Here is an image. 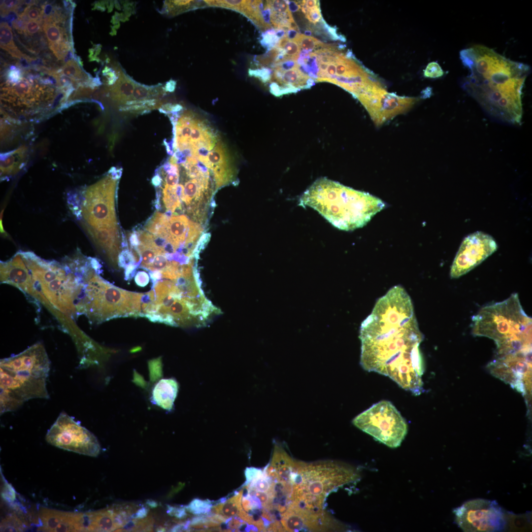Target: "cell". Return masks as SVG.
Returning <instances> with one entry per match:
<instances>
[{
    "label": "cell",
    "mask_w": 532,
    "mask_h": 532,
    "mask_svg": "<svg viewBox=\"0 0 532 532\" xmlns=\"http://www.w3.org/2000/svg\"><path fill=\"white\" fill-rule=\"evenodd\" d=\"M355 476L350 468L332 462H297L292 480V503L307 512H324L323 504L327 495Z\"/></svg>",
    "instance_id": "4"
},
{
    "label": "cell",
    "mask_w": 532,
    "mask_h": 532,
    "mask_svg": "<svg viewBox=\"0 0 532 532\" xmlns=\"http://www.w3.org/2000/svg\"><path fill=\"white\" fill-rule=\"evenodd\" d=\"M63 73L67 77L75 79L83 77V73L77 63L73 60L68 61L62 68Z\"/></svg>",
    "instance_id": "28"
},
{
    "label": "cell",
    "mask_w": 532,
    "mask_h": 532,
    "mask_svg": "<svg viewBox=\"0 0 532 532\" xmlns=\"http://www.w3.org/2000/svg\"><path fill=\"white\" fill-rule=\"evenodd\" d=\"M300 8L305 14L306 18L310 22L315 24L319 22L321 20H322L319 6L310 9H306L302 7H300Z\"/></svg>",
    "instance_id": "31"
},
{
    "label": "cell",
    "mask_w": 532,
    "mask_h": 532,
    "mask_svg": "<svg viewBox=\"0 0 532 532\" xmlns=\"http://www.w3.org/2000/svg\"><path fill=\"white\" fill-rule=\"evenodd\" d=\"M47 20L43 25V29L49 42L50 46L63 41L62 32L61 28L52 22Z\"/></svg>",
    "instance_id": "24"
},
{
    "label": "cell",
    "mask_w": 532,
    "mask_h": 532,
    "mask_svg": "<svg viewBox=\"0 0 532 532\" xmlns=\"http://www.w3.org/2000/svg\"><path fill=\"white\" fill-rule=\"evenodd\" d=\"M83 227L109 259L113 263L118 262L120 242L118 226L95 228L83 224Z\"/></svg>",
    "instance_id": "15"
},
{
    "label": "cell",
    "mask_w": 532,
    "mask_h": 532,
    "mask_svg": "<svg viewBox=\"0 0 532 532\" xmlns=\"http://www.w3.org/2000/svg\"><path fill=\"white\" fill-rule=\"evenodd\" d=\"M196 4H197L196 1L192 0L166 1L163 11L167 15H175L198 6Z\"/></svg>",
    "instance_id": "23"
},
{
    "label": "cell",
    "mask_w": 532,
    "mask_h": 532,
    "mask_svg": "<svg viewBox=\"0 0 532 532\" xmlns=\"http://www.w3.org/2000/svg\"><path fill=\"white\" fill-rule=\"evenodd\" d=\"M171 261H168L164 254H159L154 258L147 270L150 271L158 270L160 272L166 268Z\"/></svg>",
    "instance_id": "29"
},
{
    "label": "cell",
    "mask_w": 532,
    "mask_h": 532,
    "mask_svg": "<svg viewBox=\"0 0 532 532\" xmlns=\"http://www.w3.org/2000/svg\"><path fill=\"white\" fill-rule=\"evenodd\" d=\"M26 13L29 18L32 21H35L41 16L39 10L36 8H29Z\"/></svg>",
    "instance_id": "40"
},
{
    "label": "cell",
    "mask_w": 532,
    "mask_h": 532,
    "mask_svg": "<svg viewBox=\"0 0 532 532\" xmlns=\"http://www.w3.org/2000/svg\"><path fill=\"white\" fill-rule=\"evenodd\" d=\"M472 321L474 335L491 338L497 345L512 339L532 337V319L523 309L516 293L482 308Z\"/></svg>",
    "instance_id": "6"
},
{
    "label": "cell",
    "mask_w": 532,
    "mask_h": 532,
    "mask_svg": "<svg viewBox=\"0 0 532 532\" xmlns=\"http://www.w3.org/2000/svg\"><path fill=\"white\" fill-rule=\"evenodd\" d=\"M53 10V7L51 4H48L43 6V11L42 13H43L45 16H47V18L51 17V14Z\"/></svg>",
    "instance_id": "46"
},
{
    "label": "cell",
    "mask_w": 532,
    "mask_h": 532,
    "mask_svg": "<svg viewBox=\"0 0 532 532\" xmlns=\"http://www.w3.org/2000/svg\"><path fill=\"white\" fill-rule=\"evenodd\" d=\"M444 72L439 65L435 62L430 63L424 71V75L428 78H438L442 76Z\"/></svg>",
    "instance_id": "30"
},
{
    "label": "cell",
    "mask_w": 532,
    "mask_h": 532,
    "mask_svg": "<svg viewBox=\"0 0 532 532\" xmlns=\"http://www.w3.org/2000/svg\"><path fill=\"white\" fill-rule=\"evenodd\" d=\"M66 512L42 507L39 510V516L42 526L40 530L54 532L58 525L62 521Z\"/></svg>",
    "instance_id": "19"
},
{
    "label": "cell",
    "mask_w": 532,
    "mask_h": 532,
    "mask_svg": "<svg viewBox=\"0 0 532 532\" xmlns=\"http://www.w3.org/2000/svg\"><path fill=\"white\" fill-rule=\"evenodd\" d=\"M26 23L24 20L19 17L13 21V25L16 29L22 31L26 29Z\"/></svg>",
    "instance_id": "43"
},
{
    "label": "cell",
    "mask_w": 532,
    "mask_h": 532,
    "mask_svg": "<svg viewBox=\"0 0 532 532\" xmlns=\"http://www.w3.org/2000/svg\"><path fill=\"white\" fill-rule=\"evenodd\" d=\"M178 388V384L175 379H161L153 387L151 397L152 403L166 410H171Z\"/></svg>",
    "instance_id": "16"
},
{
    "label": "cell",
    "mask_w": 532,
    "mask_h": 532,
    "mask_svg": "<svg viewBox=\"0 0 532 532\" xmlns=\"http://www.w3.org/2000/svg\"><path fill=\"white\" fill-rule=\"evenodd\" d=\"M139 264L135 263H132L127 265L125 267V278L126 280L130 279L133 277L136 267Z\"/></svg>",
    "instance_id": "38"
},
{
    "label": "cell",
    "mask_w": 532,
    "mask_h": 532,
    "mask_svg": "<svg viewBox=\"0 0 532 532\" xmlns=\"http://www.w3.org/2000/svg\"><path fill=\"white\" fill-rule=\"evenodd\" d=\"M460 57L469 70L461 81L462 88L491 116L520 124L522 89L530 67L480 45L462 50Z\"/></svg>",
    "instance_id": "2"
},
{
    "label": "cell",
    "mask_w": 532,
    "mask_h": 532,
    "mask_svg": "<svg viewBox=\"0 0 532 532\" xmlns=\"http://www.w3.org/2000/svg\"><path fill=\"white\" fill-rule=\"evenodd\" d=\"M29 88L28 83L25 81L19 82L16 86V90L20 94L26 93Z\"/></svg>",
    "instance_id": "42"
},
{
    "label": "cell",
    "mask_w": 532,
    "mask_h": 532,
    "mask_svg": "<svg viewBox=\"0 0 532 532\" xmlns=\"http://www.w3.org/2000/svg\"><path fill=\"white\" fill-rule=\"evenodd\" d=\"M0 37L1 48L6 50L13 57L19 59L26 56L23 55L15 45L11 29L6 22L0 23Z\"/></svg>",
    "instance_id": "20"
},
{
    "label": "cell",
    "mask_w": 532,
    "mask_h": 532,
    "mask_svg": "<svg viewBox=\"0 0 532 532\" xmlns=\"http://www.w3.org/2000/svg\"><path fill=\"white\" fill-rule=\"evenodd\" d=\"M0 390L23 403L33 399L49 398L47 379L27 378L0 368Z\"/></svg>",
    "instance_id": "14"
},
{
    "label": "cell",
    "mask_w": 532,
    "mask_h": 532,
    "mask_svg": "<svg viewBox=\"0 0 532 532\" xmlns=\"http://www.w3.org/2000/svg\"><path fill=\"white\" fill-rule=\"evenodd\" d=\"M245 522L238 516H234L226 519L225 524L227 528L232 531H240V529Z\"/></svg>",
    "instance_id": "33"
},
{
    "label": "cell",
    "mask_w": 532,
    "mask_h": 532,
    "mask_svg": "<svg viewBox=\"0 0 532 532\" xmlns=\"http://www.w3.org/2000/svg\"><path fill=\"white\" fill-rule=\"evenodd\" d=\"M352 423L392 448L399 447L407 433L405 419L390 401L385 400L374 404L357 415Z\"/></svg>",
    "instance_id": "8"
},
{
    "label": "cell",
    "mask_w": 532,
    "mask_h": 532,
    "mask_svg": "<svg viewBox=\"0 0 532 532\" xmlns=\"http://www.w3.org/2000/svg\"><path fill=\"white\" fill-rule=\"evenodd\" d=\"M299 205L317 210L335 227L353 231L366 225L385 204L368 193L322 178L302 195Z\"/></svg>",
    "instance_id": "3"
},
{
    "label": "cell",
    "mask_w": 532,
    "mask_h": 532,
    "mask_svg": "<svg viewBox=\"0 0 532 532\" xmlns=\"http://www.w3.org/2000/svg\"><path fill=\"white\" fill-rule=\"evenodd\" d=\"M142 296L118 288L103 280L81 300L79 313L97 322L121 316H141Z\"/></svg>",
    "instance_id": "7"
},
{
    "label": "cell",
    "mask_w": 532,
    "mask_h": 532,
    "mask_svg": "<svg viewBox=\"0 0 532 532\" xmlns=\"http://www.w3.org/2000/svg\"><path fill=\"white\" fill-rule=\"evenodd\" d=\"M72 57V53L71 52V51H69L65 58V61L67 62L68 60L71 58Z\"/></svg>",
    "instance_id": "51"
},
{
    "label": "cell",
    "mask_w": 532,
    "mask_h": 532,
    "mask_svg": "<svg viewBox=\"0 0 532 532\" xmlns=\"http://www.w3.org/2000/svg\"><path fill=\"white\" fill-rule=\"evenodd\" d=\"M2 497L7 500L12 501L15 498V491L9 484H5L4 488L2 493Z\"/></svg>",
    "instance_id": "36"
},
{
    "label": "cell",
    "mask_w": 532,
    "mask_h": 532,
    "mask_svg": "<svg viewBox=\"0 0 532 532\" xmlns=\"http://www.w3.org/2000/svg\"><path fill=\"white\" fill-rule=\"evenodd\" d=\"M21 0H3L1 1L0 13L2 16H5L11 11H14L21 3Z\"/></svg>",
    "instance_id": "32"
},
{
    "label": "cell",
    "mask_w": 532,
    "mask_h": 532,
    "mask_svg": "<svg viewBox=\"0 0 532 532\" xmlns=\"http://www.w3.org/2000/svg\"><path fill=\"white\" fill-rule=\"evenodd\" d=\"M23 529L22 522L15 516L7 517L0 524L1 532H21Z\"/></svg>",
    "instance_id": "27"
},
{
    "label": "cell",
    "mask_w": 532,
    "mask_h": 532,
    "mask_svg": "<svg viewBox=\"0 0 532 532\" xmlns=\"http://www.w3.org/2000/svg\"><path fill=\"white\" fill-rule=\"evenodd\" d=\"M116 181L108 176L87 190L80 214L84 224L95 228L117 226L114 206Z\"/></svg>",
    "instance_id": "11"
},
{
    "label": "cell",
    "mask_w": 532,
    "mask_h": 532,
    "mask_svg": "<svg viewBox=\"0 0 532 532\" xmlns=\"http://www.w3.org/2000/svg\"><path fill=\"white\" fill-rule=\"evenodd\" d=\"M20 253L30 275L25 292L40 294L58 310L74 314L77 286L73 273L65 264L42 259L31 252Z\"/></svg>",
    "instance_id": "5"
},
{
    "label": "cell",
    "mask_w": 532,
    "mask_h": 532,
    "mask_svg": "<svg viewBox=\"0 0 532 532\" xmlns=\"http://www.w3.org/2000/svg\"><path fill=\"white\" fill-rule=\"evenodd\" d=\"M360 364L368 372L389 377L415 396L423 391V339L409 295L399 285L376 301L362 323Z\"/></svg>",
    "instance_id": "1"
},
{
    "label": "cell",
    "mask_w": 532,
    "mask_h": 532,
    "mask_svg": "<svg viewBox=\"0 0 532 532\" xmlns=\"http://www.w3.org/2000/svg\"><path fill=\"white\" fill-rule=\"evenodd\" d=\"M130 242L132 247H137L139 244V240L136 232L132 233L130 237Z\"/></svg>",
    "instance_id": "45"
},
{
    "label": "cell",
    "mask_w": 532,
    "mask_h": 532,
    "mask_svg": "<svg viewBox=\"0 0 532 532\" xmlns=\"http://www.w3.org/2000/svg\"><path fill=\"white\" fill-rule=\"evenodd\" d=\"M45 439L59 448L92 457L97 456L100 450L96 437L65 412L48 431Z\"/></svg>",
    "instance_id": "9"
},
{
    "label": "cell",
    "mask_w": 532,
    "mask_h": 532,
    "mask_svg": "<svg viewBox=\"0 0 532 532\" xmlns=\"http://www.w3.org/2000/svg\"><path fill=\"white\" fill-rule=\"evenodd\" d=\"M288 5H289V9H290V10L291 11H294V12L298 10L300 8V5H299V2H296V1L295 2V1H288Z\"/></svg>",
    "instance_id": "47"
},
{
    "label": "cell",
    "mask_w": 532,
    "mask_h": 532,
    "mask_svg": "<svg viewBox=\"0 0 532 532\" xmlns=\"http://www.w3.org/2000/svg\"><path fill=\"white\" fill-rule=\"evenodd\" d=\"M212 506V501L210 500L195 499L186 508L190 512L194 514L205 515L210 513Z\"/></svg>",
    "instance_id": "25"
},
{
    "label": "cell",
    "mask_w": 532,
    "mask_h": 532,
    "mask_svg": "<svg viewBox=\"0 0 532 532\" xmlns=\"http://www.w3.org/2000/svg\"><path fill=\"white\" fill-rule=\"evenodd\" d=\"M58 77H59V82L62 85H65L66 84H69L71 82V80L68 77L62 75L58 76Z\"/></svg>",
    "instance_id": "49"
},
{
    "label": "cell",
    "mask_w": 532,
    "mask_h": 532,
    "mask_svg": "<svg viewBox=\"0 0 532 532\" xmlns=\"http://www.w3.org/2000/svg\"><path fill=\"white\" fill-rule=\"evenodd\" d=\"M168 511L170 514L178 518H183L186 516L185 510L182 508L169 507Z\"/></svg>",
    "instance_id": "39"
},
{
    "label": "cell",
    "mask_w": 532,
    "mask_h": 532,
    "mask_svg": "<svg viewBox=\"0 0 532 532\" xmlns=\"http://www.w3.org/2000/svg\"><path fill=\"white\" fill-rule=\"evenodd\" d=\"M149 275L152 279L153 286L162 278L161 272L158 270L150 271Z\"/></svg>",
    "instance_id": "44"
},
{
    "label": "cell",
    "mask_w": 532,
    "mask_h": 532,
    "mask_svg": "<svg viewBox=\"0 0 532 532\" xmlns=\"http://www.w3.org/2000/svg\"><path fill=\"white\" fill-rule=\"evenodd\" d=\"M25 58H27V57H23V58H21L20 59L21 60L20 62H21V64L22 66L23 67H28L29 66V65L28 63H27L26 59H25Z\"/></svg>",
    "instance_id": "50"
},
{
    "label": "cell",
    "mask_w": 532,
    "mask_h": 532,
    "mask_svg": "<svg viewBox=\"0 0 532 532\" xmlns=\"http://www.w3.org/2000/svg\"><path fill=\"white\" fill-rule=\"evenodd\" d=\"M455 521L464 532H500L505 529L504 510L496 500H468L453 510Z\"/></svg>",
    "instance_id": "10"
},
{
    "label": "cell",
    "mask_w": 532,
    "mask_h": 532,
    "mask_svg": "<svg viewBox=\"0 0 532 532\" xmlns=\"http://www.w3.org/2000/svg\"><path fill=\"white\" fill-rule=\"evenodd\" d=\"M135 281L138 286L144 287L146 286L149 281V275L145 271H138L136 273L135 276Z\"/></svg>",
    "instance_id": "35"
},
{
    "label": "cell",
    "mask_w": 532,
    "mask_h": 532,
    "mask_svg": "<svg viewBox=\"0 0 532 532\" xmlns=\"http://www.w3.org/2000/svg\"><path fill=\"white\" fill-rule=\"evenodd\" d=\"M163 201L166 211L173 213L177 209H181V201L176 192V186L165 185L163 189Z\"/></svg>",
    "instance_id": "22"
},
{
    "label": "cell",
    "mask_w": 532,
    "mask_h": 532,
    "mask_svg": "<svg viewBox=\"0 0 532 532\" xmlns=\"http://www.w3.org/2000/svg\"><path fill=\"white\" fill-rule=\"evenodd\" d=\"M0 368L25 377L47 379L50 362L44 345L38 342L17 355L1 359Z\"/></svg>",
    "instance_id": "13"
},
{
    "label": "cell",
    "mask_w": 532,
    "mask_h": 532,
    "mask_svg": "<svg viewBox=\"0 0 532 532\" xmlns=\"http://www.w3.org/2000/svg\"><path fill=\"white\" fill-rule=\"evenodd\" d=\"M263 471L260 468L254 467H247L244 471L246 481L244 486L250 483L252 481L262 475Z\"/></svg>",
    "instance_id": "34"
},
{
    "label": "cell",
    "mask_w": 532,
    "mask_h": 532,
    "mask_svg": "<svg viewBox=\"0 0 532 532\" xmlns=\"http://www.w3.org/2000/svg\"><path fill=\"white\" fill-rule=\"evenodd\" d=\"M495 239L482 232L465 237L453 262L450 276L457 278L481 263L498 249Z\"/></svg>",
    "instance_id": "12"
},
{
    "label": "cell",
    "mask_w": 532,
    "mask_h": 532,
    "mask_svg": "<svg viewBox=\"0 0 532 532\" xmlns=\"http://www.w3.org/2000/svg\"><path fill=\"white\" fill-rule=\"evenodd\" d=\"M137 83L125 74L122 73V75H121L112 90V98L120 104V107L125 106L132 100Z\"/></svg>",
    "instance_id": "17"
},
{
    "label": "cell",
    "mask_w": 532,
    "mask_h": 532,
    "mask_svg": "<svg viewBox=\"0 0 532 532\" xmlns=\"http://www.w3.org/2000/svg\"><path fill=\"white\" fill-rule=\"evenodd\" d=\"M20 76L21 71L18 69L11 70L8 74L9 80L12 82H17L19 79Z\"/></svg>",
    "instance_id": "41"
},
{
    "label": "cell",
    "mask_w": 532,
    "mask_h": 532,
    "mask_svg": "<svg viewBox=\"0 0 532 532\" xmlns=\"http://www.w3.org/2000/svg\"><path fill=\"white\" fill-rule=\"evenodd\" d=\"M293 40L297 42L300 47L307 51L319 47H324L326 45L315 37L299 33Z\"/></svg>",
    "instance_id": "26"
},
{
    "label": "cell",
    "mask_w": 532,
    "mask_h": 532,
    "mask_svg": "<svg viewBox=\"0 0 532 532\" xmlns=\"http://www.w3.org/2000/svg\"><path fill=\"white\" fill-rule=\"evenodd\" d=\"M40 28L39 22L36 21H30L27 23L26 31L28 33L32 35L37 33Z\"/></svg>",
    "instance_id": "37"
},
{
    "label": "cell",
    "mask_w": 532,
    "mask_h": 532,
    "mask_svg": "<svg viewBox=\"0 0 532 532\" xmlns=\"http://www.w3.org/2000/svg\"><path fill=\"white\" fill-rule=\"evenodd\" d=\"M243 492L242 490L235 492L233 497L225 502L215 504L212 506L211 512L219 514L226 519L237 516L240 511L243 509L241 506Z\"/></svg>",
    "instance_id": "18"
},
{
    "label": "cell",
    "mask_w": 532,
    "mask_h": 532,
    "mask_svg": "<svg viewBox=\"0 0 532 532\" xmlns=\"http://www.w3.org/2000/svg\"><path fill=\"white\" fill-rule=\"evenodd\" d=\"M277 47L284 51V60L296 61L299 58L300 46L295 41L289 39L285 35L281 38L277 43Z\"/></svg>",
    "instance_id": "21"
},
{
    "label": "cell",
    "mask_w": 532,
    "mask_h": 532,
    "mask_svg": "<svg viewBox=\"0 0 532 532\" xmlns=\"http://www.w3.org/2000/svg\"><path fill=\"white\" fill-rule=\"evenodd\" d=\"M162 182V179L159 174H156L154 176L152 179V183L155 187H159L160 186Z\"/></svg>",
    "instance_id": "48"
}]
</instances>
